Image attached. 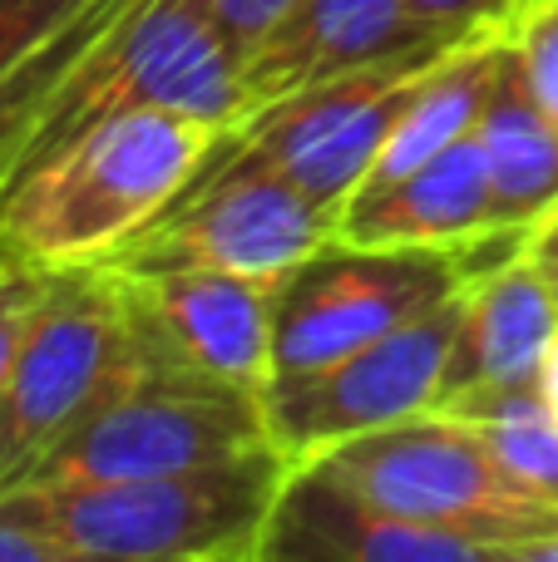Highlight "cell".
Here are the masks:
<instances>
[{
    "label": "cell",
    "instance_id": "cell-28",
    "mask_svg": "<svg viewBox=\"0 0 558 562\" xmlns=\"http://www.w3.org/2000/svg\"><path fill=\"white\" fill-rule=\"evenodd\" d=\"M529 562H558V538H549V543H539V548H534Z\"/></svg>",
    "mask_w": 558,
    "mask_h": 562
},
{
    "label": "cell",
    "instance_id": "cell-26",
    "mask_svg": "<svg viewBox=\"0 0 558 562\" xmlns=\"http://www.w3.org/2000/svg\"><path fill=\"white\" fill-rule=\"evenodd\" d=\"M524 257H529V262L544 272V281L558 291V207L544 217L539 227H529V233H524Z\"/></svg>",
    "mask_w": 558,
    "mask_h": 562
},
{
    "label": "cell",
    "instance_id": "cell-16",
    "mask_svg": "<svg viewBox=\"0 0 558 562\" xmlns=\"http://www.w3.org/2000/svg\"><path fill=\"white\" fill-rule=\"evenodd\" d=\"M484 148L494 193V223L504 233H529L558 207V124L534 99L529 79L520 75L510 40H504L494 89L484 99V114L475 124Z\"/></svg>",
    "mask_w": 558,
    "mask_h": 562
},
{
    "label": "cell",
    "instance_id": "cell-19",
    "mask_svg": "<svg viewBox=\"0 0 558 562\" xmlns=\"http://www.w3.org/2000/svg\"><path fill=\"white\" fill-rule=\"evenodd\" d=\"M445 415H460L490 445L500 469L524 488L558 508V415L544 405L539 385L484 390V395L445 400Z\"/></svg>",
    "mask_w": 558,
    "mask_h": 562
},
{
    "label": "cell",
    "instance_id": "cell-8",
    "mask_svg": "<svg viewBox=\"0 0 558 562\" xmlns=\"http://www.w3.org/2000/svg\"><path fill=\"white\" fill-rule=\"evenodd\" d=\"M336 237V213L306 198L287 173L263 164L208 158L178 203H168L134 243H124L104 267L114 272H208L287 277L297 262Z\"/></svg>",
    "mask_w": 558,
    "mask_h": 562
},
{
    "label": "cell",
    "instance_id": "cell-6",
    "mask_svg": "<svg viewBox=\"0 0 558 562\" xmlns=\"http://www.w3.org/2000/svg\"><path fill=\"white\" fill-rule=\"evenodd\" d=\"M129 356L124 281L104 262L49 267L0 400V488H15L104 395Z\"/></svg>",
    "mask_w": 558,
    "mask_h": 562
},
{
    "label": "cell",
    "instance_id": "cell-21",
    "mask_svg": "<svg viewBox=\"0 0 558 562\" xmlns=\"http://www.w3.org/2000/svg\"><path fill=\"white\" fill-rule=\"evenodd\" d=\"M94 0H0V75L15 69L40 40L79 15Z\"/></svg>",
    "mask_w": 558,
    "mask_h": 562
},
{
    "label": "cell",
    "instance_id": "cell-22",
    "mask_svg": "<svg viewBox=\"0 0 558 562\" xmlns=\"http://www.w3.org/2000/svg\"><path fill=\"white\" fill-rule=\"evenodd\" d=\"M49 267H15L0 262V400H5L10 370H15V350L25 340V326L40 306Z\"/></svg>",
    "mask_w": 558,
    "mask_h": 562
},
{
    "label": "cell",
    "instance_id": "cell-9",
    "mask_svg": "<svg viewBox=\"0 0 558 562\" xmlns=\"http://www.w3.org/2000/svg\"><path fill=\"white\" fill-rule=\"evenodd\" d=\"M484 243V237H480ZM470 247H356L326 243L272 291V375L312 370L401 330L470 281Z\"/></svg>",
    "mask_w": 558,
    "mask_h": 562
},
{
    "label": "cell",
    "instance_id": "cell-3",
    "mask_svg": "<svg viewBox=\"0 0 558 562\" xmlns=\"http://www.w3.org/2000/svg\"><path fill=\"white\" fill-rule=\"evenodd\" d=\"M257 449H277L263 395L188 370L129 316V356L119 375L79 415V425L40 459L25 484L188 474Z\"/></svg>",
    "mask_w": 558,
    "mask_h": 562
},
{
    "label": "cell",
    "instance_id": "cell-10",
    "mask_svg": "<svg viewBox=\"0 0 558 562\" xmlns=\"http://www.w3.org/2000/svg\"><path fill=\"white\" fill-rule=\"evenodd\" d=\"M455 326H460V291L425 316L405 321L401 330L366 340L326 366L272 375L263 390L272 445L297 464L356 435H376L435 409L450 370Z\"/></svg>",
    "mask_w": 558,
    "mask_h": 562
},
{
    "label": "cell",
    "instance_id": "cell-20",
    "mask_svg": "<svg viewBox=\"0 0 558 562\" xmlns=\"http://www.w3.org/2000/svg\"><path fill=\"white\" fill-rule=\"evenodd\" d=\"M520 75L529 79L534 99L549 109V119L558 124V0H534L514 15V25L504 30Z\"/></svg>",
    "mask_w": 558,
    "mask_h": 562
},
{
    "label": "cell",
    "instance_id": "cell-17",
    "mask_svg": "<svg viewBox=\"0 0 558 562\" xmlns=\"http://www.w3.org/2000/svg\"><path fill=\"white\" fill-rule=\"evenodd\" d=\"M504 55V35H470L455 49H445L425 79L411 89V99L401 104L391 134H386L381 154H376L371 173L361 188H381L391 178L411 173V168L431 164L435 154H445L450 144L475 134L484 114V99L494 89V69ZM356 188V193H361Z\"/></svg>",
    "mask_w": 558,
    "mask_h": 562
},
{
    "label": "cell",
    "instance_id": "cell-7",
    "mask_svg": "<svg viewBox=\"0 0 558 562\" xmlns=\"http://www.w3.org/2000/svg\"><path fill=\"white\" fill-rule=\"evenodd\" d=\"M460 40H431V45L401 49V55L371 59V65L346 69V75L316 79V85H302L292 94L267 99L217 138L213 158L277 168L306 198H316L322 207H332L342 217V207L351 203L356 188L371 173L411 89Z\"/></svg>",
    "mask_w": 558,
    "mask_h": 562
},
{
    "label": "cell",
    "instance_id": "cell-5",
    "mask_svg": "<svg viewBox=\"0 0 558 562\" xmlns=\"http://www.w3.org/2000/svg\"><path fill=\"white\" fill-rule=\"evenodd\" d=\"M129 109H174L223 134L247 114L243 49L227 40L208 0H129L65 79L30 164L94 119Z\"/></svg>",
    "mask_w": 558,
    "mask_h": 562
},
{
    "label": "cell",
    "instance_id": "cell-4",
    "mask_svg": "<svg viewBox=\"0 0 558 562\" xmlns=\"http://www.w3.org/2000/svg\"><path fill=\"white\" fill-rule=\"evenodd\" d=\"M312 459L415 524L480 538L500 553V562H529L534 548L558 538V508L524 494L475 435V425L445 409L356 435Z\"/></svg>",
    "mask_w": 558,
    "mask_h": 562
},
{
    "label": "cell",
    "instance_id": "cell-18",
    "mask_svg": "<svg viewBox=\"0 0 558 562\" xmlns=\"http://www.w3.org/2000/svg\"><path fill=\"white\" fill-rule=\"evenodd\" d=\"M129 10V0H94L85 5L69 25H59L49 40H40L15 69L0 75V193L20 178V168L30 164L40 144L49 109H55L65 79L75 75V65L94 49V40L114 25Z\"/></svg>",
    "mask_w": 558,
    "mask_h": 562
},
{
    "label": "cell",
    "instance_id": "cell-11",
    "mask_svg": "<svg viewBox=\"0 0 558 562\" xmlns=\"http://www.w3.org/2000/svg\"><path fill=\"white\" fill-rule=\"evenodd\" d=\"M134 326L188 370L263 395L272 380V291L267 277L208 272H119Z\"/></svg>",
    "mask_w": 558,
    "mask_h": 562
},
{
    "label": "cell",
    "instance_id": "cell-24",
    "mask_svg": "<svg viewBox=\"0 0 558 562\" xmlns=\"http://www.w3.org/2000/svg\"><path fill=\"white\" fill-rule=\"evenodd\" d=\"M208 5H213L217 25L227 30V40L247 55V49L277 25V15H282L292 0H208Z\"/></svg>",
    "mask_w": 558,
    "mask_h": 562
},
{
    "label": "cell",
    "instance_id": "cell-12",
    "mask_svg": "<svg viewBox=\"0 0 558 562\" xmlns=\"http://www.w3.org/2000/svg\"><path fill=\"white\" fill-rule=\"evenodd\" d=\"M263 562H500V553L376 504L322 459H297L267 518Z\"/></svg>",
    "mask_w": 558,
    "mask_h": 562
},
{
    "label": "cell",
    "instance_id": "cell-29",
    "mask_svg": "<svg viewBox=\"0 0 558 562\" xmlns=\"http://www.w3.org/2000/svg\"><path fill=\"white\" fill-rule=\"evenodd\" d=\"M529 5H534V0H529Z\"/></svg>",
    "mask_w": 558,
    "mask_h": 562
},
{
    "label": "cell",
    "instance_id": "cell-25",
    "mask_svg": "<svg viewBox=\"0 0 558 562\" xmlns=\"http://www.w3.org/2000/svg\"><path fill=\"white\" fill-rule=\"evenodd\" d=\"M0 562H69V553L0 498Z\"/></svg>",
    "mask_w": 558,
    "mask_h": 562
},
{
    "label": "cell",
    "instance_id": "cell-14",
    "mask_svg": "<svg viewBox=\"0 0 558 562\" xmlns=\"http://www.w3.org/2000/svg\"><path fill=\"white\" fill-rule=\"evenodd\" d=\"M558 336V291L520 252L480 267L460 286V326H455L450 370L435 405L484 390L539 385L544 356Z\"/></svg>",
    "mask_w": 558,
    "mask_h": 562
},
{
    "label": "cell",
    "instance_id": "cell-23",
    "mask_svg": "<svg viewBox=\"0 0 558 562\" xmlns=\"http://www.w3.org/2000/svg\"><path fill=\"white\" fill-rule=\"evenodd\" d=\"M529 5V0H411L415 20L431 25L435 35H504L514 25V15Z\"/></svg>",
    "mask_w": 558,
    "mask_h": 562
},
{
    "label": "cell",
    "instance_id": "cell-27",
    "mask_svg": "<svg viewBox=\"0 0 558 562\" xmlns=\"http://www.w3.org/2000/svg\"><path fill=\"white\" fill-rule=\"evenodd\" d=\"M539 395H544V405L558 415V336H554V346H549V356H544V370H539Z\"/></svg>",
    "mask_w": 558,
    "mask_h": 562
},
{
    "label": "cell",
    "instance_id": "cell-1",
    "mask_svg": "<svg viewBox=\"0 0 558 562\" xmlns=\"http://www.w3.org/2000/svg\"><path fill=\"white\" fill-rule=\"evenodd\" d=\"M217 138L223 128L174 109L94 119L75 138L25 164L0 193V262H109L188 193Z\"/></svg>",
    "mask_w": 558,
    "mask_h": 562
},
{
    "label": "cell",
    "instance_id": "cell-13",
    "mask_svg": "<svg viewBox=\"0 0 558 562\" xmlns=\"http://www.w3.org/2000/svg\"><path fill=\"white\" fill-rule=\"evenodd\" d=\"M431 40L450 35L421 25L411 0H292L277 15V25L243 55L247 114L277 94H292L302 85L346 75L356 65L431 45Z\"/></svg>",
    "mask_w": 558,
    "mask_h": 562
},
{
    "label": "cell",
    "instance_id": "cell-15",
    "mask_svg": "<svg viewBox=\"0 0 558 562\" xmlns=\"http://www.w3.org/2000/svg\"><path fill=\"white\" fill-rule=\"evenodd\" d=\"M504 233L494 223L490 168L480 138H460L431 164L391 178L381 188H361L336 217V243L356 247H425L460 252L480 237Z\"/></svg>",
    "mask_w": 558,
    "mask_h": 562
},
{
    "label": "cell",
    "instance_id": "cell-2",
    "mask_svg": "<svg viewBox=\"0 0 558 562\" xmlns=\"http://www.w3.org/2000/svg\"><path fill=\"white\" fill-rule=\"evenodd\" d=\"M287 474L282 449H257L188 474L20 484L0 498L45 528L69 562H263Z\"/></svg>",
    "mask_w": 558,
    "mask_h": 562
}]
</instances>
